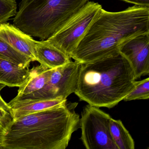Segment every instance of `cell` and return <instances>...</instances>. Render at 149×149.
Instances as JSON below:
<instances>
[{
	"instance_id": "7a4b0ae2",
	"label": "cell",
	"mask_w": 149,
	"mask_h": 149,
	"mask_svg": "<svg viewBox=\"0 0 149 149\" xmlns=\"http://www.w3.org/2000/svg\"><path fill=\"white\" fill-rule=\"evenodd\" d=\"M149 32V7L135 6L123 11L102 9L70 58L81 64L119 53L136 36Z\"/></svg>"
},
{
	"instance_id": "5bb4252c",
	"label": "cell",
	"mask_w": 149,
	"mask_h": 149,
	"mask_svg": "<svg viewBox=\"0 0 149 149\" xmlns=\"http://www.w3.org/2000/svg\"><path fill=\"white\" fill-rule=\"evenodd\" d=\"M67 99L36 101L16 108H12L14 120L25 115L40 112L45 110L63 105L67 103Z\"/></svg>"
},
{
	"instance_id": "e0dca14e",
	"label": "cell",
	"mask_w": 149,
	"mask_h": 149,
	"mask_svg": "<svg viewBox=\"0 0 149 149\" xmlns=\"http://www.w3.org/2000/svg\"><path fill=\"white\" fill-rule=\"evenodd\" d=\"M15 0H0V25L6 22L17 13Z\"/></svg>"
},
{
	"instance_id": "277c9868",
	"label": "cell",
	"mask_w": 149,
	"mask_h": 149,
	"mask_svg": "<svg viewBox=\"0 0 149 149\" xmlns=\"http://www.w3.org/2000/svg\"><path fill=\"white\" fill-rule=\"evenodd\" d=\"M89 0H22L13 25L45 40L54 34Z\"/></svg>"
},
{
	"instance_id": "8fae6325",
	"label": "cell",
	"mask_w": 149,
	"mask_h": 149,
	"mask_svg": "<svg viewBox=\"0 0 149 149\" xmlns=\"http://www.w3.org/2000/svg\"><path fill=\"white\" fill-rule=\"evenodd\" d=\"M28 67L24 68L6 59L0 58V84L9 87H20L30 74Z\"/></svg>"
},
{
	"instance_id": "ba28073f",
	"label": "cell",
	"mask_w": 149,
	"mask_h": 149,
	"mask_svg": "<svg viewBox=\"0 0 149 149\" xmlns=\"http://www.w3.org/2000/svg\"><path fill=\"white\" fill-rule=\"evenodd\" d=\"M149 32L127 42L119 50L132 68L136 80L149 73Z\"/></svg>"
},
{
	"instance_id": "5b68a950",
	"label": "cell",
	"mask_w": 149,
	"mask_h": 149,
	"mask_svg": "<svg viewBox=\"0 0 149 149\" xmlns=\"http://www.w3.org/2000/svg\"><path fill=\"white\" fill-rule=\"evenodd\" d=\"M81 65L71 61L62 67L52 69L48 80L42 88L29 95L15 97L8 104L14 108L36 101L67 99L76 90Z\"/></svg>"
},
{
	"instance_id": "52a82bcc",
	"label": "cell",
	"mask_w": 149,
	"mask_h": 149,
	"mask_svg": "<svg viewBox=\"0 0 149 149\" xmlns=\"http://www.w3.org/2000/svg\"><path fill=\"white\" fill-rule=\"evenodd\" d=\"M112 118L99 108L87 104L80 118L81 139L87 149H118L111 136L109 123Z\"/></svg>"
},
{
	"instance_id": "8992f818",
	"label": "cell",
	"mask_w": 149,
	"mask_h": 149,
	"mask_svg": "<svg viewBox=\"0 0 149 149\" xmlns=\"http://www.w3.org/2000/svg\"><path fill=\"white\" fill-rule=\"evenodd\" d=\"M102 6L88 1L59 30L46 40L70 57L92 23L99 16Z\"/></svg>"
},
{
	"instance_id": "9a60e30c",
	"label": "cell",
	"mask_w": 149,
	"mask_h": 149,
	"mask_svg": "<svg viewBox=\"0 0 149 149\" xmlns=\"http://www.w3.org/2000/svg\"><path fill=\"white\" fill-rule=\"evenodd\" d=\"M0 58L13 62L21 67H29L33 60L15 49L0 38Z\"/></svg>"
},
{
	"instance_id": "d6986e66",
	"label": "cell",
	"mask_w": 149,
	"mask_h": 149,
	"mask_svg": "<svg viewBox=\"0 0 149 149\" xmlns=\"http://www.w3.org/2000/svg\"><path fill=\"white\" fill-rule=\"evenodd\" d=\"M123 1L134 4L136 6L149 7V0H122Z\"/></svg>"
},
{
	"instance_id": "4fadbf2b",
	"label": "cell",
	"mask_w": 149,
	"mask_h": 149,
	"mask_svg": "<svg viewBox=\"0 0 149 149\" xmlns=\"http://www.w3.org/2000/svg\"><path fill=\"white\" fill-rule=\"evenodd\" d=\"M109 128L118 149H135V142L121 120L112 118L110 121Z\"/></svg>"
},
{
	"instance_id": "6da1fadb",
	"label": "cell",
	"mask_w": 149,
	"mask_h": 149,
	"mask_svg": "<svg viewBox=\"0 0 149 149\" xmlns=\"http://www.w3.org/2000/svg\"><path fill=\"white\" fill-rule=\"evenodd\" d=\"M77 102L25 115L1 132L0 149H65L80 128Z\"/></svg>"
},
{
	"instance_id": "2e32d148",
	"label": "cell",
	"mask_w": 149,
	"mask_h": 149,
	"mask_svg": "<svg viewBox=\"0 0 149 149\" xmlns=\"http://www.w3.org/2000/svg\"><path fill=\"white\" fill-rule=\"evenodd\" d=\"M149 98V78L136 81L134 88L125 97L124 101L147 100Z\"/></svg>"
},
{
	"instance_id": "ffe728a7",
	"label": "cell",
	"mask_w": 149,
	"mask_h": 149,
	"mask_svg": "<svg viewBox=\"0 0 149 149\" xmlns=\"http://www.w3.org/2000/svg\"><path fill=\"white\" fill-rule=\"evenodd\" d=\"M1 132L0 131V147H1Z\"/></svg>"
},
{
	"instance_id": "3957f363",
	"label": "cell",
	"mask_w": 149,
	"mask_h": 149,
	"mask_svg": "<svg viewBox=\"0 0 149 149\" xmlns=\"http://www.w3.org/2000/svg\"><path fill=\"white\" fill-rule=\"evenodd\" d=\"M136 81L129 62L118 53L81 64L74 94L90 105L111 109L132 91Z\"/></svg>"
},
{
	"instance_id": "30bf717a",
	"label": "cell",
	"mask_w": 149,
	"mask_h": 149,
	"mask_svg": "<svg viewBox=\"0 0 149 149\" xmlns=\"http://www.w3.org/2000/svg\"><path fill=\"white\" fill-rule=\"evenodd\" d=\"M35 53L36 61L49 68L62 67L71 61L70 56L46 40L36 41Z\"/></svg>"
},
{
	"instance_id": "7c38bea8",
	"label": "cell",
	"mask_w": 149,
	"mask_h": 149,
	"mask_svg": "<svg viewBox=\"0 0 149 149\" xmlns=\"http://www.w3.org/2000/svg\"><path fill=\"white\" fill-rule=\"evenodd\" d=\"M27 80L19 87L16 97L33 93L42 88L48 80L52 69L40 64L31 69Z\"/></svg>"
},
{
	"instance_id": "ac0fdd59",
	"label": "cell",
	"mask_w": 149,
	"mask_h": 149,
	"mask_svg": "<svg viewBox=\"0 0 149 149\" xmlns=\"http://www.w3.org/2000/svg\"><path fill=\"white\" fill-rule=\"evenodd\" d=\"M13 120V109L0 95V131H3Z\"/></svg>"
},
{
	"instance_id": "9c48e42d",
	"label": "cell",
	"mask_w": 149,
	"mask_h": 149,
	"mask_svg": "<svg viewBox=\"0 0 149 149\" xmlns=\"http://www.w3.org/2000/svg\"><path fill=\"white\" fill-rule=\"evenodd\" d=\"M0 38L20 53L36 61L35 53L36 41L32 37L9 23L0 25Z\"/></svg>"
}]
</instances>
